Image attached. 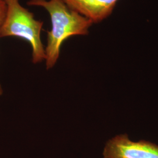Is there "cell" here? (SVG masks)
<instances>
[{
    "mask_svg": "<svg viewBox=\"0 0 158 158\" xmlns=\"http://www.w3.org/2000/svg\"><path fill=\"white\" fill-rule=\"evenodd\" d=\"M28 6L44 8L50 14L52 29L48 32L46 69L53 68L59 57L63 42L73 35H85L93 23L69 7L62 0H30Z\"/></svg>",
    "mask_w": 158,
    "mask_h": 158,
    "instance_id": "cell-1",
    "label": "cell"
},
{
    "mask_svg": "<svg viewBox=\"0 0 158 158\" xmlns=\"http://www.w3.org/2000/svg\"><path fill=\"white\" fill-rule=\"evenodd\" d=\"M6 17L0 27V37L15 36L28 41L32 49V62L45 60V49L40 38L43 23L35 19L34 14L20 5L19 0H4Z\"/></svg>",
    "mask_w": 158,
    "mask_h": 158,
    "instance_id": "cell-2",
    "label": "cell"
},
{
    "mask_svg": "<svg viewBox=\"0 0 158 158\" xmlns=\"http://www.w3.org/2000/svg\"><path fill=\"white\" fill-rule=\"evenodd\" d=\"M103 158H158V146L146 141H131L127 135H119L106 143Z\"/></svg>",
    "mask_w": 158,
    "mask_h": 158,
    "instance_id": "cell-3",
    "label": "cell"
},
{
    "mask_svg": "<svg viewBox=\"0 0 158 158\" xmlns=\"http://www.w3.org/2000/svg\"><path fill=\"white\" fill-rule=\"evenodd\" d=\"M71 9L93 23H99L109 17L118 0H62Z\"/></svg>",
    "mask_w": 158,
    "mask_h": 158,
    "instance_id": "cell-4",
    "label": "cell"
},
{
    "mask_svg": "<svg viewBox=\"0 0 158 158\" xmlns=\"http://www.w3.org/2000/svg\"><path fill=\"white\" fill-rule=\"evenodd\" d=\"M6 12V6L4 0H0V27L5 19Z\"/></svg>",
    "mask_w": 158,
    "mask_h": 158,
    "instance_id": "cell-5",
    "label": "cell"
},
{
    "mask_svg": "<svg viewBox=\"0 0 158 158\" xmlns=\"http://www.w3.org/2000/svg\"><path fill=\"white\" fill-rule=\"evenodd\" d=\"M3 93V90H2V88L1 87V85L0 84V96H1Z\"/></svg>",
    "mask_w": 158,
    "mask_h": 158,
    "instance_id": "cell-6",
    "label": "cell"
}]
</instances>
